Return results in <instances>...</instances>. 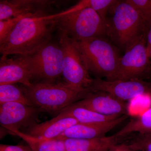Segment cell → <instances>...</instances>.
<instances>
[{
  "label": "cell",
  "instance_id": "1",
  "mask_svg": "<svg viewBox=\"0 0 151 151\" xmlns=\"http://www.w3.org/2000/svg\"><path fill=\"white\" fill-rule=\"evenodd\" d=\"M58 14L40 13L22 19L2 43L0 52L2 56L9 55H27L34 53L48 43Z\"/></svg>",
  "mask_w": 151,
  "mask_h": 151
},
{
  "label": "cell",
  "instance_id": "2",
  "mask_svg": "<svg viewBox=\"0 0 151 151\" xmlns=\"http://www.w3.org/2000/svg\"><path fill=\"white\" fill-rule=\"evenodd\" d=\"M107 35L125 50L138 39L146 36L147 28L140 15L125 1H116L108 12Z\"/></svg>",
  "mask_w": 151,
  "mask_h": 151
},
{
  "label": "cell",
  "instance_id": "3",
  "mask_svg": "<svg viewBox=\"0 0 151 151\" xmlns=\"http://www.w3.org/2000/svg\"><path fill=\"white\" fill-rule=\"evenodd\" d=\"M90 92L65 84L38 83L26 87L25 94L35 107L42 111L59 113Z\"/></svg>",
  "mask_w": 151,
  "mask_h": 151
},
{
  "label": "cell",
  "instance_id": "4",
  "mask_svg": "<svg viewBox=\"0 0 151 151\" xmlns=\"http://www.w3.org/2000/svg\"><path fill=\"white\" fill-rule=\"evenodd\" d=\"M57 23L61 32L79 41L107 35V20L90 8L59 13Z\"/></svg>",
  "mask_w": 151,
  "mask_h": 151
},
{
  "label": "cell",
  "instance_id": "5",
  "mask_svg": "<svg viewBox=\"0 0 151 151\" xmlns=\"http://www.w3.org/2000/svg\"><path fill=\"white\" fill-rule=\"evenodd\" d=\"M75 41L88 70L109 80L121 58L117 48L103 37Z\"/></svg>",
  "mask_w": 151,
  "mask_h": 151
},
{
  "label": "cell",
  "instance_id": "6",
  "mask_svg": "<svg viewBox=\"0 0 151 151\" xmlns=\"http://www.w3.org/2000/svg\"><path fill=\"white\" fill-rule=\"evenodd\" d=\"M60 45L63 52L62 75L65 84L78 90L92 92L94 79L89 75V70L76 46L75 40L62 32Z\"/></svg>",
  "mask_w": 151,
  "mask_h": 151
},
{
  "label": "cell",
  "instance_id": "7",
  "mask_svg": "<svg viewBox=\"0 0 151 151\" xmlns=\"http://www.w3.org/2000/svg\"><path fill=\"white\" fill-rule=\"evenodd\" d=\"M146 47V36L138 39L125 50L116 71L109 81L140 79L150 64Z\"/></svg>",
  "mask_w": 151,
  "mask_h": 151
},
{
  "label": "cell",
  "instance_id": "8",
  "mask_svg": "<svg viewBox=\"0 0 151 151\" xmlns=\"http://www.w3.org/2000/svg\"><path fill=\"white\" fill-rule=\"evenodd\" d=\"M30 55L34 64L35 76L52 80L62 75L63 52L60 45L48 42Z\"/></svg>",
  "mask_w": 151,
  "mask_h": 151
},
{
  "label": "cell",
  "instance_id": "9",
  "mask_svg": "<svg viewBox=\"0 0 151 151\" xmlns=\"http://www.w3.org/2000/svg\"><path fill=\"white\" fill-rule=\"evenodd\" d=\"M34 76V64L31 55H21L17 58H1L0 85L19 83L29 87L32 84L31 79Z\"/></svg>",
  "mask_w": 151,
  "mask_h": 151
},
{
  "label": "cell",
  "instance_id": "10",
  "mask_svg": "<svg viewBox=\"0 0 151 151\" xmlns=\"http://www.w3.org/2000/svg\"><path fill=\"white\" fill-rule=\"evenodd\" d=\"M92 92H104L127 102L147 94H151L147 84L140 79L109 81L100 78L94 79Z\"/></svg>",
  "mask_w": 151,
  "mask_h": 151
},
{
  "label": "cell",
  "instance_id": "11",
  "mask_svg": "<svg viewBox=\"0 0 151 151\" xmlns=\"http://www.w3.org/2000/svg\"><path fill=\"white\" fill-rule=\"evenodd\" d=\"M92 92L73 104L105 116H121L128 114L129 106L127 102L105 92Z\"/></svg>",
  "mask_w": 151,
  "mask_h": 151
},
{
  "label": "cell",
  "instance_id": "12",
  "mask_svg": "<svg viewBox=\"0 0 151 151\" xmlns=\"http://www.w3.org/2000/svg\"><path fill=\"white\" fill-rule=\"evenodd\" d=\"M39 108L18 103L0 105V123L2 127L12 134L22 127L31 124Z\"/></svg>",
  "mask_w": 151,
  "mask_h": 151
},
{
  "label": "cell",
  "instance_id": "13",
  "mask_svg": "<svg viewBox=\"0 0 151 151\" xmlns=\"http://www.w3.org/2000/svg\"><path fill=\"white\" fill-rule=\"evenodd\" d=\"M123 116L110 122L95 124L78 123L65 130L57 139H92L103 137L108 132L127 119Z\"/></svg>",
  "mask_w": 151,
  "mask_h": 151
},
{
  "label": "cell",
  "instance_id": "14",
  "mask_svg": "<svg viewBox=\"0 0 151 151\" xmlns=\"http://www.w3.org/2000/svg\"><path fill=\"white\" fill-rule=\"evenodd\" d=\"M78 122L75 119L59 113L53 119L43 123L32 124L29 126L27 134L45 139H55L65 130Z\"/></svg>",
  "mask_w": 151,
  "mask_h": 151
},
{
  "label": "cell",
  "instance_id": "15",
  "mask_svg": "<svg viewBox=\"0 0 151 151\" xmlns=\"http://www.w3.org/2000/svg\"><path fill=\"white\" fill-rule=\"evenodd\" d=\"M47 1L14 0L0 1V21L22 15L38 13L34 12L39 6L47 5ZM40 13V12H39Z\"/></svg>",
  "mask_w": 151,
  "mask_h": 151
},
{
  "label": "cell",
  "instance_id": "16",
  "mask_svg": "<svg viewBox=\"0 0 151 151\" xmlns=\"http://www.w3.org/2000/svg\"><path fill=\"white\" fill-rule=\"evenodd\" d=\"M119 139L114 135L92 139H63L65 151H102L118 144Z\"/></svg>",
  "mask_w": 151,
  "mask_h": 151
},
{
  "label": "cell",
  "instance_id": "17",
  "mask_svg": "<svg viewBox=\"0 0 151 151\" xmlns=\"http://www.w3.org/2000/svg\"><path fill=\"white\" fill-rule=\"evenodd\" d=\"M59 113L72 117L76 120L78 123L82 124L103 123L110 122L121 117L104 116L73 104L62 110Z\"/></svg>",
  "mask_w": 151,
  "mask_h": 151
},
{
  "label": "cell",
  "instance_id": "18",
  "mask_svg": "<svg viewBox=\"0 0 151 151\" xmlns=\"http://www.w3.org/2000/svg\"><path fill=\"white\" fill-rule=\"evenodd\" d=\"M12 134L27 143L32 151H65L63 140L36 137L19 130L14 131Z\"/></svg>",
  "mask_w": 151,
  "mask_h": 151
},
{
  "label": "cell",
  "instance_id": "19",
  "mask_svg": "<svg viewBox=\"0 0 151 151\" xmlns=\"http://www.w3.org/2000/svg\"><path fill=\"white\" fill-rule=\"evenodd\" d=\"M134 133L140 134L151 133V106L140 116L131 120L114 135L120 139Z\"/></svg>",
  "mask_w": 151,
  "mask_h": 151
},
{
  "label": "cell",
  "instance_id": "20",
  "mask_svg": "<svg viewBox=\"0 0 151 151\" xmlns=\"http://www.w3.org/2000/svg\"><path fill=\"white\" fill-rule=\"evenodd\" d=\"M8 103H18L34 106L26 94L13 84L0 85V105Z\"/></svg>",
  "mask_w": 151,
  "mask_h": 151
},
{
  "label": "cell",
  "instance_id": "21",
  "mask_svg": "<svg viewBox=\"0 0 151 151\" xmlns=\"http://www.w3.org/2000/svg\"><path fill=\"white\" fill-rule=\"evenodd\" d=\"M116 1V0H82L70 9L76 11L84 8H90L97 12L103 18L107 20L109 9Z\"/></svg>",
  "mask_w": 151,
  "mask_h": 151
},
{
  "label": "cell",
  "instance_id": "22",
  "mask_svg": "<svg viewBox=\"0 0 151 151\" xmlns=\"http://www.w3.org/2000/svg\"><path fill=\"white\" fill-rule=\"evenodd\" d=\"M126 1L138 12L147 28L151 22V0Z\"/></svg>",
  "mask_w": 151,
  "mask_h": 151
},
{
  "label": "cell",
  "instance_id": "23",
  "mask_svg": "<svg viewBox=\"0 0 151 151\" xmlns=\"http://www.w3.org/2000/svg\"><path fill=\"white\" fill-rule=\"evenodd\" d=\"M40 13L20 16L0 21V44L2 43L5 40L22 19L26 17L33 16Z\"/></svg>",
  "mask_w": 151,
  "mask_h": 151
},
{
  "label": "cell",
  "instance_id": "24",
  "mask_svg": "<svg viewBox=\"0 0 151 151\" xmlns=\"http://www.w3.org/2000/svg\"><path fill=\"white\" fill-rule=\"evenodd\" d=\"M129 145L134 151H151V133L139 134Z\"/></svg>",
  "mask_w": 151,
  "mask_h": 151
},
{
  "label": "cell",
  "instance_id": "25",
  "mask_svg": "<svg viewBox=\"0 0 151 151\" xmlns=\"http://www.w3.org/2000/svg\"><path fill=\"white\" fill-rule=\"evenodd\" d=\"M0 151H32L28 146L17 145H0Z\"/></svg>",
  "mask_w": 151,
  "mask_h": 151
},
{
  "label": "cell",
  "instance_id": "26",
  "mask_svg": "<svg viewBox=\"0 0 151 151\" xmlns=\"http://www.w3.org/2000/svg\"><path fill=\"white\" fill-rule=\"evenodd\" d=\"M146 40L147 53L150 59H151V22L147 28Z\"/></svg>",
  "mask_w": 151,
  "mask_h": 151
},
{
  "label": "cell",
  "instance_id": "27",
  "mask_svg": "<svg viewBox=\"0 0 151 151\" xmlns=\"http://www.w3.org/2000/svg\"><path fill=\"white\" fill-rule=\"evenodd\" d=\"M108 151H134L129 144H117L111 147Z\"/></svg>",
  "mask_w": 151,
  "mask_h": 151
},
{
  "label": "cell",
  "instance_id": "28",
  "mask_svg": "<svg viewBox=\"0 0 151 151\" xmlns=\"http://www.w3.org/2000/svg\"><path fill=\"white\" fill-rule=\"evenodd\" d=\"M108 150H104V151H108Z\"/></svg>",
  "mask_w": 151,
  "mask_h": 151
}]
</instances>
